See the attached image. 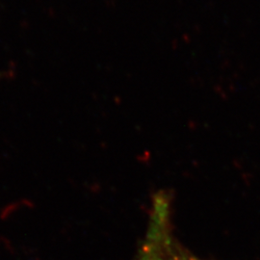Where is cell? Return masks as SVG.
I'll list each match as a JSON object with an SVG mask.
<instances>
[{
	"label": "cell",
	"instance_id": "cell-1",
	"mask_svg": "<svg viewBox=\"0 0 260 260\" xmlns=\"http://www.w3.org/2000/svg\"><path fill=\"white\" fill-rule=\"evenodd\" d=\"M168 212L154 210L137 260H200L183 251L168 232Z\"/></svg>",
	"mask_w": 260,
	"mask_h": 260
}]
</instances>
